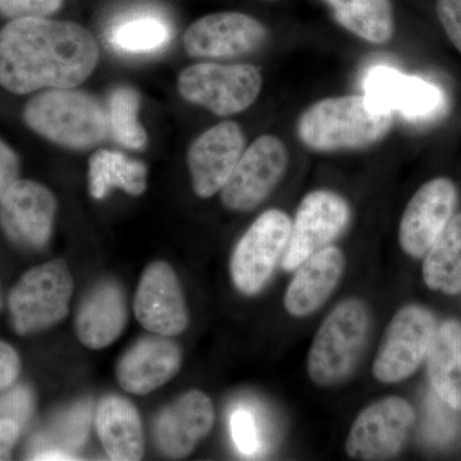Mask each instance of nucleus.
I'll return each instance as SVG.
<instances>
[{"mask_svg": "<svg viewBox=\"0 0 461 461\" xmlns=\"http://www.w3.org/2000/svg\"><path fill=\"white\" fill-rule=\"evenodd\" d=\"M21 368L23 364L16 348L0 339V393L14 387L20 377Z\"/></svg>", "mask_w": 461, "mask_h": 461, "instance_id": "72a5a7b5", "label": "nucleus"}, {"mask_svg": "<svg viewBox=\"0 0 461 461\" xmlns=\"http://www.w3.org/2000/svg\"><path fill=\"white\" fill-rule=\"evenodd\" d=\"M245 150L241 127L218 123L194 140L187 153L191 184L199 198H212L229 180Z\"/></svg>", "mask_w": 461, "mask_h": 461, "instance_id": "2eb2a0df", "label": "nucleus"}, {"mask_svg": "<svg viewBox=\"0 0 461 461\" xmlns=\"http://www.w3.org/2000/svg\"><path fill=\"white\" fill-rule=\"evenodd\" d=\"M262 87V72L251 65L198 63L185 68L177 78L182 99L221 117L250 107Z\"/></svg>", "mask_w": 461, "mask_h": 461, "instance_id": "423d86ee", "label": "nucleus"}, {"mask_svg": "<svg viewBox=\"0 0 461 461\" xmlns=\"http://www.w3.org/2000/svg\"><path fill=\"white\" fill-rule=\"evenodd\" d=\"M96 432L109 459L138 461L144 456V430L138 409L124 397L105 396L96 411Z\"/></svg>", "mask_w": 461, "mask_h": 461, "instance_id": "4be33fe9", "label": "nucleus"}, {"mask_svg": "<svg viewBox=\"0 0 461 461\" xmlns=\"http://www.w3.org/2000/svg\"><path fill=\"white\" fill-rule=\"evenodd\" d=\"M437 330L435 315L420 305L403 306L384 330L373 375L384 384L411 377L429 353Z\"/></svg>", "mask_w": 461, "mask_h": 461, "instance_id": "6e6552de", "label": "nucleus"}, {"mask_svg": "<svg viewBox=\"0 0 461 461\" xmlns=\"http://www.w3.org/2000/svg\"><path fill=\"white\" fill-rule=\"evenodd\" d=\"M75 281L65 260L33 267L17 281L8 296L12 327L26 336L57 326L69 313Z\"/></svg>", "mask_w": 461, "mask_h": 461, "instance_id": "39448f33", "label": "nucleus"}, {"mask_svg": "<svg viewBox=\"0 0 461 461\" xmlns=\"http://www.w3.org/2000/svg\"><path fill=\"white\" fill-rule=\"evenodd\" d=\"M23 121L36 135L69 150H89L107 140V108L86 91L48 89L33 95Z\"/></svg>", "mask_w": 461, "mask_h": 461, "instance_id": "7ed1b4c3", "label": "nucleus"}, {"mask_svg": "<svg viewBox=\"0 0 461 461\" xmlns=\"http://www.w3.org/2000/svg\"><path fill=\"white\" fill-rule=\"evenodd\" d=\"M89 193L91 198L103 200L112 190H122L127 195L140 196L148 186V168L140 160L131 159L120 151L99 149L89 159Z\"/></svg>", "mask_w": 461, "mask_h": 461, "instance_id": "b1692460", "label": "nucleus"}, {"mask_svg": "<svg viewBox=\"0 0 461 461\" xmlns=\"http://www.w3.org/2000/svg\"><path fill=\"white\" fill-rule=\"evenodd\" d=\"M348 202L332 191L317 190L308 194L291 222L290 239L282 268L291 272L299 268L308 258L329 247L350 222Z\"/></svg>", "mask_w": 461, "mask_h": 461, "instance_id": "9d476101", "label": "nucleus"}, {"mask_svg": "<svg viewBox=\"0 0 461 461\" xmlns=\"http://www.w3.org/2000/svg\"><path fill=\"white\" fill-rule=\"evenodd\" d=\"M393 112L378 108L366 95H346L314 103L300 115L297 138L320 153L357 150L386 138Z\"/></svg>", "mask_w": 461, "mask_h": 461, "instance_id": "f03ea898", "label": "nucleus"}, {"mask_svg": "<svg viewBox=\"0 0 461 461\" xmlns=\"http://www.w3.org/2000/svg\"><path fill=\"white\" fill-rule=\"evenodd\" d=\"M339 249L327 247L313 254L297 268L285 294V309L293 317L314 313L338 287L345 269Z\"/></svg>", "mask_w": 461, "mask_h": 461, "instance_id": "412c9836", "label": "nucleus"}, {"mask_svg": "<svg viewBox=\"0 0 461 461\" xmlns=\"http://www.w3.org/2000/svg\"><path fill=\"white\" fill-rule=\"evenodd\" d=\"M233 441L242 454L254 455L260 448L259 429L250 411L238 409L230 418Z\"/></svg>", "mask_w": 461, "mask_h": 461, "instance_id": "c756f323", "label": "nucleus"}, {"mask_svg": "<svg viewBox=\"0 0 461 461\" xmlns=\"http://www.w3.org/2000/svg\"><path fill=\"white\" fill-rule=\"evenodd\" d=\"M268 30L257 18L240 12H218L191 23L184 48L198 59H233L263 47Z\"/></svg>", "mask_w": 461, "mask_h": 461, "instance_id": "ddd939ff", "label": "nucleus"}, {"mask_svg": "<svg viewBox=\"0 0 461 461\" xmlns=\"http://www.w3.org/2000/svg\"><path fill=\"white\" fill-rule=\"evenodd\" d=\"M455 409L436 393H429L426 403L424 437L433 445H446L456 433Z\"/></svg>", "mask_w": 461, "mask_h": 461, "instance_id": "c85d7f7f", "label": "nucleus"}, {"mask_svg": "<svg viewBox=\"0 0 461 461\" xmlns=\"http://www.w3.org/2000/svg\"><path fill=\"white\" fill-rule=\"evenodd\" d=\"M23 427L11 418H0V460L11 459Z\"/></svg>", "mask_w": 461, "mask_h": 461, "instance_id": "c9c22d12", "label": "nucleus"}, {"mask_svg": "<svg viewBox=\"0 0 461 461\" xmlns=\"http://www.w3.org/2000/svg\"><path fill=\"white\" fill-rule=\"evenodd\" d=\"M414 423L411 403L399 396L384 397L357 415L346 439V454L355 460L391 459L402 451Z\"/></svg>", "mask_w": 461, "mask_h": 461, "instance_id": "9b49d317", "label": "nucleus"}, {"mask_svg": "<svg viewBox=\"0 0 461 461\" xmlns=\"http://www.w3.org/2000/svg\"><path fill=\"white\" fill-rule=\"evenodd\" d=\"M107 38L109 45L122 53H151L171 41L172 27L156 12H136L111 26Z\"/></svg>", "mask_w": 461, "mask_h": 461, "instance_id": "bb28decb", "label": "nucleus"}, {"mask_svg": "<svg viewBox=\"0 0 461 461\" xmlns=\"http://www.w3.org/2000/svg\"><path fill=\"white\" fill-rule=\"evenodd\" d=\"M20 166L16 151L0 138V202L12 185L20 180Z\"/></svg>", "mask_w": 461, "mask_h": 461, "instance_id": "f704fd0d", "label": "nucleus"}, {"mask_svg": "<svg viewBox=\"0 0 461 461\" xmlns=\"http://www.w3.org/2000/svg\"><path fill=\"white\" fill-rule=\"evenodd\" d=\"M423 278L430 290L461 293V214L455 215L427 251Z\"/></svg>", "mask_w": 461, "mask_h": 461, "instance_id": "a878e982", "label": "nucleus"}, {"mask_svg": "<svg viewBox=\"0 0 461 461\" xmlns=\"http://www.w3.org/2000/svg\"><path fill=\"white\" fill-rule=\"evenodd\" d=\"M129 323L126 294L115 281H103L85 296L75 330L78 341L90 350H103L122 336Z\"/></svg>", "mask_w": 461, "mask_h": 461, "instance_id": "aec40b11", "label": "nucleus"}, {"mask_svg": "<svg viewBox=\"0 0 461 461\" xmlns=\"http://www.w3.org/2000/svg\"><path fill=\"white\" fill-rule=\"evenodd\" d=\"M63 0H0V14L17 20L26 17H50L62 7Z\"/></svg>", "mask_w": 461, "mask_h": 461, "instance_id": "2f4dec72", "label": "nucleus"}, {"mask_svg": "<svg viewBox=\"0 0 461 461\" xmlns=\"http://www.w3.org/2000/svg\"><path fill=\"white\" fill-rule=\"evenodd\" d=\"M57 209V198L47 186L17 180L0 202V229L16 247L42 250L53 235Z\"/></svg>", "mask_w": 461, "mask_h": 461, "instance_id": "f8f14e48", "label": "nucleus"}, {"mask_svg": "<svg viewBox=\"0 0 461 461\" xmlns=\"http://www.w3.org/2000/svg\"><path fill=\"white\" fill-rule=\"evenodd\" d=\"M99 56L95 36L78 23L17 18L0 30V86L17 95L77 87Z\"/></svg>", "mask_w": 461, "mask_h": 461, "instance_id": "f257e3e1", "label": "nucleus"}, {"mask_svg": "<svg viewBox=\"0 0 461 461\" xmlns=\"http://www.w3.org/2000/svg\"><path fill=\"white\" fill-rule=\"evenodd\" d=\"M33 411V393L29 387L21 386L0 397V418H11L25 426Z\"/></svg>", "mask_w": 461, "mask_h": 461, "instance_id": "7c9ffc66", "label": "nucleus"}, {"mask_svg": "<svg viewBox=\"0 0 461 461\" xmlns=\"http://www.w3.org/2000/svg\"><path fill=\"white\" fill-rule=\"evenodd\" d=\"M339 25L357 38L384 44L393 39V14L390 0H323Z\"/></svg>", "mask_w": 461, "mask_h": 461, "instance_id": "393cba45", "label": "nucleus"}, {"mask_svg": "<svg viewBox=\"0 0 461 461\" xmlns=\"http://www.w3.org/2000/svg\"><path fill=\"white\" fill-rule=\"evenodd\" d=\"M288 153L284 142L262 135L244 150L221 189V200L230 211L249 212L262 204L286 173Z\"/></svg>", "mask_w": 461, "mask_h": 461, "instance_id": "1a4fd4ad", "label": "nucleus"}, {"mask_svg": "<svg viewBox=\"0 0 461 461\" xmlns=\"http://www.w3.org/2000/svg\"><path fill=\"white\" fill-rule=\"evenodd\" d=\"M291 222L284 212L269 209L240 239L230 263V278L240 293L257 295L271 280L286 251Z\"/></svg>", "mask_w": 461, "mask_h": 461, "instance_id": "0eeeda50", "label": "nucleus"}, {"mask_svg": "<svg viewBox=\"0 0 461 461\" xmlns=\"http://www.w3.org/2000/svg\"><path fill=\"white\" fill-rule=\"evenodd\" d=\"M3 308V299H2V293H0V312H2Z\"/></svg>", "mask_w": 461, "mask_h": 461, "instance_id": "e433bc0d", "label": "nucleus"}, {"mask_svg": "<svg viewBox=\"0 0 461 461\" xmlns=\"http://www.w3.org/2000/svg\"><path fill=\"white\" fill-rule=\"evenodd\" d=\"M214 420L212 400L202 391H187L158 415L154 439L160 453L184 459L211 433Z\"/></svg>", "mask_w": 461, "mask_h": 461, "instance_id": "f3484780", "label": "nucleus"}, {"mask_svg": "<svg viewBox=\"0 0 461 461\" xmlns=\"http://www.w3.org/2000/svg\"><path fill=\"white\" fill-rule=\"evenodd\" d=\"M141 98L131 86H117L109 93L107 105L109 136L130 150H142L148 133L139 120Z\"/></svg>", "mask_w": 461, "mask_h": 461, "instance_id": "cd10ccee", "label": "nucleus"}, {"mask_svg": "<svg viewBox=\"0 0 461 461\" xmlns=\"http://www.w3.org/2000/svg\"><path fill=\"white\" fill-rule=\"evenodd\" d=\"M364 91L378 108L402 112L414 121L432 117L444 105V94L436 85L388 66H377L368 72Z\"/></svg>", "mask_w": 461, "mask_h": 461, "instance_id": "6ab92c4d", "label": "nucleus"}, {"mask_svg": "<svg viewBox=\"0 0 461 461\" xmlns=\"http://www.w3.org/2000/svg\"><path fill=\"white\" fill-rule=\"evenodd\" d=\"M371 329L363 300L346 299L321 323L308 355L309 378L318 386L341 384L353 373Z\"/></svg>", "mask_w": 461, "mask_h": 461, "instance_id": "20e7f679", "label": "nucleus"}, {"mask_svg": "<svg viewBox=\"0 0 461 461\" xmlns=\"http://www.w3.org/2000/svg\"><path fill=\"white\" fill-rule=\"evenodd\" d=\"M427 371L433 391L446 403L461 411V323L446 321L437 326L429 353Z\"/></svg>", "mask_w": 461, "mask_h": 461, "instance_id": "5701e85b", "label": "nucleus"}, {"mask_svg": "<svg viewBox=\"0 0 461 461\" xmlns=\"http://www.w3.org/2000/svg\"><path fill=\"white\" fill-rule=\"evenodd\" d=\"M181 366L180 346L171 338L153 333L127 348L115 366V377L126 393L149 395L171 381Z\"/></svg>", "mask_w": 461, "mask_h": 461, "instance_id": "a211bd4d", "label": "nucleus"}, {"mask_svg": "<svg viewBox=\"0 0 461 461\" xmlns=\"http://www.w3.org/2000/svg\"><path fill=\"white\" fill-rule=\"evenodd\" d=\"M133 313L148 332L156 335L173 338L187 330L189 309L171 264L156 260L145 268L133 299Z\"/></svg>", "mask_w": 461, "mask_h": 461, "instance_id": "4468645a", "label": "nucleus"}, {"mask_svg": "<svg viewBox=\"0 0 461 461\" xmlns=\"http://www.w3.org/2000/svg\"><path fill=\"white\" fill-rule=\"evenodd\" d=\"M456 189L447 178L427 182L412 196L400 223L399 241L412 258H423L453 218Z\"/></svg>", "mask_w": 461, "mask_h": 461, "instance_id": "dca6fc26", "label": "nucleus"}, {"mask_svg": "<svg viewBox=\"0 0 461 461\" xmlns=\"http://www.w3.org/2000/svg\"><path fill=\"white\" fill-rule=\"evenodd\" d=\"M436 9L448 39L461 53V0H438Z\"/></svg>", "mask_w": 461, "mask_h": 461, "instance_id": "473e14b6", "label": "nucleus"}]
</instances>
